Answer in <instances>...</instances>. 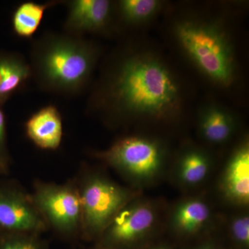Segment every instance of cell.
Masks as SVG:
<instances>
[{"label":"cell","mask_w":249,"mask_h":249,"mask_svg":"<svg viewBox=\"0 0 249 249\" xmlns=\"http://www.w3.org/2000/svg\"><path fill=\"white\" fill-rule=\"evenodd\" d=\"M182 97L179 81L163 58L145 49H132L107 69L91 106L114 124L164 123L180 115Z\"/></svg>","instance_id":"cell-1"},{"label":"cell","mask_w":249,"mask_h":249,"mask_svg":"<svg viewBox=\"0 0 249 249\" xmlns=\"http://www.w3.org/2000/svg\"><path fill=\"white\" fill-rule=\"evenodd\" d=\"M99 54L97 46L81 36L47 34L33 46L32 76L46 91L76 94L89 83Z\"/></svg>","instance_id":"cell-2"},{"label":"cell","mask_w":249,"mask_h":249,"mask_svg":"<svg viewBox=\"0 0 249 249\" xmlns=\"http://www.w3.org/2000/svg\"><path fill=\"white\" fill-rule=\"evenodd\" d=\"M173 32L185 56L208 80L222 88L235 83V50L224 24L214 19L188 16L175 23Z\"/></svg>","instance_id":"cell-3"},{"label":"cell","mask_w":249,"mask_h":249,"mask_svg":"<svg viewBox=\"0 0 249 249\" xmlns=\"http://www.w3.org/2000/svg\"><path fill=\"white\" fill-rule=\"evenodd\" d=\"M93 155L115 170L129 187L140 191L161 181L168 175L171 163L166 144L143 135L122 137Z\"/></svg>","instance_id":"cell-4"},{"label":"cell","mask_w":249,"mask_h":249,"mask_svg":"<svg viewBox=\"0 0 249 249\" xmlns=\"http://www.w3.org/2000/svg\"><path fill=\"white\" fill-rule=\"evenodd\" d=\"M82 212L81 237L96 242L114 216L142 191L124 186L92 168H85L76 178Z\"/></svg>","instance_id":"cell-5"},{"label":"cell","mask_w":249,"mask_h":249,"mask_svg":"<svg viewBox=\"0 0 249 249\" xmlns=\"http://www.w3.org/2000/svg\"><path fill=\"white\" fill-rule=\"evenodd\" d=\"M31 196L48 231L64 240L80 237L81 205L76 178L65 183L37 180Z\"/></svg>","instance_id":"cell-6"},{"label":"cell","mask_w":249,"mask_h":249,"mask_svg":"<svg viewBox=\"0 0 249 249\" xmlns=\"http://www.w3.org/2000/svg\"><path fill=\"white\" fill-rule=\"evenodd\" d=\"M163 209L158 201L142 195L114 216L96 241L99 249H132L150 238L162 226Z\"/></svg>","instance_id":"cell-7"},{"label":"cell","mask_w":249,"mask_h":249,"mask_svg":"<svg viewBox=\"0 0 249 249\" xmlns=\"http://www.w3.org/2000/svg\"><path fill=\"white\" fill-rule=\"evenodd\" d=\"M47 231L31 193L14 180L0 178V232L42 235Z\"/></svg>","instance_id":"cell-8"},{"label":"cell","mask_w":249,"mask_h":249,"mask_svg":"<svg viewBox=\"0 0 249 249\" xmlns=\"http://www.w3.org/2000/svg\"><path fill=\"white\" fill-rule=\"evenodd\" d=\"M217 215L207 198L188 196L178 199L167 216V227L174 235L194 237L216 226Z\"/></svg>","instance_id":"cell-9"},{"label":"cell","mask_w":249,"mask_h":249,"mask_svg":"<svg viewBox=\"0 0 249 249\" xmlns=\"http://www.w3.org/2000/svg\"><path fill=\"white\" fill-rule=\"evenodd\" d=\"M212 155L203 147L187 143L178 150L170 163V180L177 188L185 193L201 188L213 171Z\"/></svg>","instance_id":"cell-10"},{"label":"cell","mask_w":249,"mask_h":249,"mask_svg":"<svg viewBox=\"0 0 249 249\" xmlns=\"http://www.w3.org/2000/svg\"><path fill=\"white\" fill-rule=\"evenodd\" d=\"M218 193L226 204L237 209L249 204V142L245 137L234 149L217 182Z\"/></svg>","instance_id":"cell-11"},{"label":"cell","mask_w":249,"mask_h":249,"mask_svg":"<svg viewBox=\"0 0 249 249\" xmlns=\"http://www.w3.org/2000/svg\"><path fill=\"white\" fill-rule=\"evenodd\" d=\"M67 34L81 36L102 31L111 19L112 4L107 0H72L67 2Z\"/></svg>","instance_id":"cell-12"},{"label":"cell","mask_w":249,"mask_h":249,"mask_svg":"<svg viewBox=\"0 0 249 249\" xmlns=\"http://www.w3.org/2000/svg\"><path fill=\"white\" fill-rule=\"evenodd\" d=\"M26 134L36 147L45 150H55L63 137V124L58 108L52 105L42 107L26 121Z\"/></svg>","instance_id":"cell-13"},{"label":"cell","mask_w":249,"mask_h":249,"mask_svg":"<svg viewBox=\"0 0 249 249\" xmlns=\"http://www.w3.org/2000/svg\"><path fill=\"white\" fill-rule=\"evenodd\" d=\"M237 129L235 116L219 105L205 106L199 112L198 130L201 138L209 145H225L235 136Z\"/></svg>","instance_id":"cell-14"},{"label":"cell","mask_w":249,"mask_h":249,"mask_svg":"<svg viewBox=\"0 0 249 249\" xmlns=\"http://www.w3.org/2000/svg\"><path fill=\"white\" fill-rule=\"evenodd\" d=\"M32 76L30 64L18 53L0 52V105L25 86Z\"/></svg>","instance_id":"cell-15"},{"label":"cell","mask_w":249,"mask_h":249,"mask_svg":"<svg viewBox=\"0 0 249 249\" xmlns=\"http://www.w3.org/2000/svg\"><path fill=\"white\" fill-rule=\"evenodd\" d=\"M58 4V1L37 3L27 1L18 5L11 18L13 31L22 38L29 39L36 34L40 27L46 11Z\"/></svg>","instance_id":"cell-16"},{"label":"cell","mask_w":249,"mask_h":249,"mask_svg":"<svg viewBox=\"0 0 249 249\" xmlns=\"http://www.w3.org/2000/svg\"><path fill=\"white\" fill-rule=\"evenodd\" d=\"M162 2L157 0H122L118 3L119 14L129 24L146 22L158 14Z\"/></svg>","instance_id":"cell-17"},{"label":"cell","mask_w":249,"mask_h":249,"mask_svg":"<svg viewBox=\"0 0 249 249\" xmlns=\"http://www.w3.org/2000/svg\"><path fill=\"white\" fill-rule=\"evenodd\" d=\"M0 249H50L40 234L0 232Z\"/></svg>","instance_id":"cell-18"},{"label":"cell","mask_w":249,"mask_h":249,"mask_svg":"<svg viewBox=\"0 0 249 249\" xmlns=\"http://www.w3.org/2000/svg\"><path fill=\"white\" fill-rule=\"evenodd\" d=\"M229 236L236 246L242 249L249 247V214L248 209H241L227 221Z\"/></svg>","instance_id":"cell-19"},{"label":"cell","mask_w":249,"mask_h":249,"mask_svg":"<svg viewBox=\"0 0 249 249\" xmlns=\"http://www.w3.org/2000/svg\"><path fill=\"white\" fill-rule=\"evenodd\" d=\"M0 161L10 167L11 157L10 155L7 139V124L3 106L0 105Z\"/></svg>","instance_id":"cell-20"},{"label":"cell","mask_w":249,"mask_h":249,"mask_svg":"<svg viewBox=\"0 0 249 249\" xmlns=\"http://www.w3.org/2000/svg\"><path fill=\"white\" fill-rule=\"evenodd\" d=\"M9 168L0 161V178H4L9 174Z\"/></svg>","instance_id":"cell-21"},{"label":"cell","mask_w":249,"mask_h":249,"mask_svg":"<svg viewBox=\"0 0 249 249\" xmlns=\"http://www.w3.org/2000/svg\"><path fill=\"white\" fill-rule=\"evenodd\" d=\"M196 249H217V247L213 244L207 242V243L204 244V245L199 246V247Z\"/></svg>","instance_id":"cell-22"},{"label":"cell","mask_w":249,"mask_h":249,"mask_svg":"<svg viewBox=\"0 0 249 249\" xmlns=\"http://www.w3.org/2000/svg\"><path fill=\"white\" fill-rule=\"evenodd\" d=\"M148 249H169L168 247H163V246H160V247H152V248Z\"/></svg>","instance_id":"cell-23"},{"label":"cell","mask_w":249,"mask_h":249,"mask_svg":"<svg viewBox=\"0 0 249 249\" xmlns=\"http://www.w3.org/2000/svg\"><path fill=\"white\" fill-rule=\"evenodd\" d=\"M99 249L96 248V249Z\"/></svg>","instance_id":"cell-24"}]
</instances>
